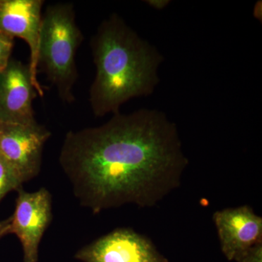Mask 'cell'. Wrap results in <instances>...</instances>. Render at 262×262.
Instances as JSON below:
<instances>
[{
  "label": "cell",
  "mask_w": 262,
  "mask_h": 262,
  "mask_svg": "<svg viewBox=\"0 0 262 262\" xmlns=\"http://www.w3.org/2000/svg\"><path fill=\"white\" fill-rule=\"evenodd\" d=\"M22 184L13 169L0 156V203L8 193L21 188Z\"/></svg>",
  "instance_id": "30bf717a"
},
{
  "label": "cell",
  "mask_w": 262,
  "mask_h": 262,
  "mask_svg": "<svg viewBox=\"0 0 262 262\" xmlns=\"http://www.w3.org/2000/svg\"><path fill=\"white\" fill-rule=\"evenodd\" d=\"M146 3H147V5L154 9L163 10L170 4V1L169 0H147Z\"/></svg>",
  "instance_id": "4fadbf2b"
},
{
  "label": "cell",
  "mask_w": 262,
  "mask_h": 262,
  "mask_svg": "<svg viewBox=\"0 0 262 262\" xmlns=\"http://www.w3.org/2000/svg\"><path fill=\"white\" fill-rule=\"evenodd\" d=\"M37 96L29 65L10 59L0 73V123L37 122L33 110V101Z\"/></svg>",
  "instance_id": "ba28073f"
},
{
  "label": "cell",
  "mask_w": 262,
  "mask_h": 262,
  "mask_svg": "<svg viewBox=\"0 0 262 262\" xmlns=\"http://www.w3.org/2000/svg\"><path fill=\"white\" fill-rule=\"evenodd\" d=\"M42 0H0V31L24 39L30 51L29 67L38 96L44 90L38 81V60L42 29Z\"/></svg>",
  "instance_id": "52a82bcc"
},
{
  "label": "cell",
  "mask_w": 262,
  "mask_h": 262,
  "mask_svg": "<svg viewBox=\"0 0 262 262\" xmlns=\"http://www.w3.org/2000/svg\"><path fill=\"white\" fill-rule=\"evenodd\" d=\"M17 191L10 234H15L20 241L24 261L37 262L41 239L51 222V194L46 188L34 192H26L22 187Z\"/></svg>",
  "instance_id": "5b68a950"
},
{
  "label": "cell",
  "mask_w": 262,
  "mask_h": 262,
  "mask_svg": "<svg viewBox=\"0 0 262 262\" xmlns=\"http://www.w3.org/2000/svg\"><path fill=\"white\" fill-rule=\"evenodd\" d=\"M83 262H168L148 237L129 228L115 229L75 254Z\"/></svg>",
  "instance_id": "8992f818"
},
{
  "label": "cell",
  "mask_w": 262,
  "mask_h": 262,
  "mask_svg": "<svg viewBox=\"0 0 262 262\" xmlns=\"http://www.w3.org/2000/svg\"><path fill=\"white\" fill-rule=\"evenodd\" d=\"M262 4L261 1H258L255 4L253 7V15L254 18L258 19V20L261 21V14H262Z\"/></svg>",
  "instance_id": "9a60e30c"
},
{
  "label": "cell",
  "mask_w": 262,
  "mask_h": 262,
  "mask_svg": "<svg viewBox=\"0 0 262 262\" xmlns=\"http://www.w3.org/2000/svg\"><path fill=\"white\" fill-rule=\"evenodd\" d=\"M221 249L229 261H237L250 248L262 244V218L251 207L242 206L215 211Z\"/></svg>",
  "instance_id": "9c48e42d"
},
{
  "label": "cell",
  "mask_w": 262,
  "mask_h": 262,
  "mask_svg": "<svg viewBox=\"0 0 262 262\" xmlns=\"http://www.w3.org/2000/svg\"><path fill=\"white\" fill-rule=\"evenodd\" d=\"M82 39L73 5L48 7L42 15L38 70L47 76L64 102L75 101L74 86L78 77L75 56Z\"/></svg>",
  "instance_id": "3957f363"
},
{
  "label": "cell",
  "mask_w": 262,
  "mask_h": 262,
  "mask_svg": "<svg viewBox=\"0 0 262 262\" xmlns=\"http://www.w3.org/2000/svg\"><path fill=\"white\" fill-rule=\"evenodd\" d=\"M14 46V38L0 31V73L10 61V55Z\"/></svg>",
  "instance_id": "8fae6325"
},
{
  "label": "cell",
  "mask_w": 262,
  "mask_h": 262,
  "mask_svg": "<svg viewBox=\"0 0 262 262\" xmlns=\"http://www.w3.org/2000/svg\"><path fill=\"white\" fill-rule=\"evenodd\" d=\"M59 163L80 204L98 213L155 206L179 187L189 162L177 125L162 112L141 108L70 131Z\"/></svg>",
  "instance_id": "6da1fadb"
},
{
  "label": "cell",
  "mask_w": 262,
  "mask_h": 262,
  "mask_svg": "<svg viewBox=\"0 0 262 262\" xmlns=\"http://www.w3.org/2000/svg\"><path fill=\"white\" fill-rule=\"evenodd\" d=\"M91 48L96 74L89 100L96 116L120 113L129 100L154 92L163 56L120 15L103 20Z\"/></svg>",
  "instance_id": "7a4b0ae2"
},
{
  "label": "cell",
  "mask_w": 262,
  "mask_h": 262,
  "mask_svg": "<svg viewBox=\"0 0 262 262\" xmlns=\"http://www.w3.org/2000/svg\"><path fill=\"white\" fill-rule=\"evenodd\" d=\"M10 217L0 222V239L6 234H10Z\"/></svg>",
  "instance_id": "5bb4252c"
},
{
  "label": "cell",
  "mask_w": 262,
  "mask_h": 262,
  "mask_svg": "<svg viewBox=\"0 0 262 262\" xmlns=\"http://www.w3.org/2000/svg\"><path fill=\"white\" fill-rule=\"evenodd\" d=\"M237 262H262V244L250 248Z\"/></svg>",
  "instance_id": "7c38bea8"
},
{
  "label": "cell",
  "mask_w": 262,
  "mask_h": 262,
  "mask_svg": "<svg viewBox=\"0 0 262 262\" xmlns=\"http://www.w3.org/2000/svg\"><path fill=\"white\" fill-rule=\"evenodd\" d=\"M51 132L37 122L30 125L0 123V156L22 183L37 177L45 144Z\"/></svg>",
  "instance_id": "277c9868"
}]
</instances>
